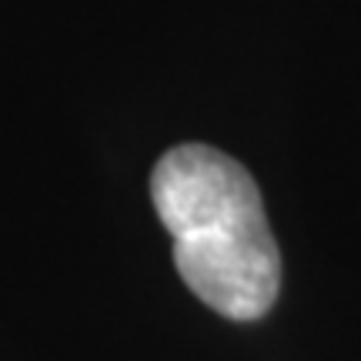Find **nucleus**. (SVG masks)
Listing matches in <instances>:
<instances>
[{"label": "nucleus", "instance_id": "f257e3e1", "mask_svg": "<svg viewBox=\"0 0 361 361\" xmlns=\"http://www.w3.org/2000/svg\"><path fill=\"white\" fill-rule=\"evenodd\" d=\"M151 201L174 245L180 281L231 322L268 314L281 255L255 178L207 144H178L154 164Z\"/></svg>", "mask_w": 361, "mask_h": 361}]
</instances>
